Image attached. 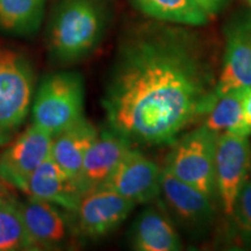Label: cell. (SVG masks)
<instances>
[{
    "instance_id": "obj_22",
    "label": "cell",
    "mask_w": 251,
    "mask_h": 251,
    "mask_svg": "<svg viewBox=\"0 0 251 251\" xmlns=\"http://www.w3.org/2000/svg\"><path fill=\"white\" fill-rule=\"evenodd\" d=\"M231 133L242 135V136H249L251 135V87L246 91L242 102V115H241L240 122Z\"/></svg>"
},
{
    "instance_id": "obj_4",
    "label": "cell",
    "mask_w": 251,
    "mask_h": 251,
    "mask_svg": "<svg viewBox=\"0 0 251 251\" xmlns=\"http://www.w3.org/2000/svg\"><path fill=\"white\" fill-rule=\"evenodd\" d=\"M35 89L30 59L17 49L0 46V147L20 131L30 113Z\"/></svg>"
},
{
    "instance_id": "obj_14",
    "label": "cell",
    "mask_w": 251,
    "mask_h": 251,
    "mask_svg": "<svg viewBox=\"0 0 251 251\" xmlns=\"http://www.w3.org/2000/svg\"><path fill=\"white\" fill-rule=\"evenodd\" d=\"M25 193L28 197L55 203L71 213L84 196L77 180L63 170L51 156L30 176Z\"/></svg>"
},
{
    "instance_id": "obj_8",
    "label": "cell",
    "mask_w": 251,
    "mask_h": 251,
    "mask_svg": "<svg viewBox=\"0 0 251 251\" xmlns=\"http://www.w3.org/2000/svg\"><path fill=\"white\" fill-rule=\"evenodd\" d=\"M251 166L249 136L225 131L219 135L215 155V181L221 207L231 216L237 194Z\"/></svg>"
},
{
    "instance_id": "obj_12",
    "label": "cell",
    "mask_w": 251,
    "mask_h": 251,
    "mask_svg": "<svg viewBox=\"0 0 251 251\" xmlns=\"http://www.w3.org/2000/svg\"><path fill=\"white\" fill-rule=\"evenodd\" d=\"M161 196L178 224L191 231H202L214 219L213 199L175 177L165 166L161 174Z\"/></svg>"
},
{
    "instance_id": "obj_24",
    "label": "cell",
    "mask_w": 251,
    "mask_h": 251,
    "mask_svg": "<svg viewBox=\"0 0 251 251\" xmlns=\"http://www.w3.org/2000/svg\"><path fill=\"white\" fill-rule=\"evenodd\" d=\"M0 183H1V179H0ZM0 193H1V184H0Z\"/></svg>"
},
{
    "instance_id": "obj_25",
    "label": "cell",
    "mask_w": 251,
    "mask_h": 251,
    "mask_svg": "<svg viewBox=\"0 0 251 251\" xmlns=\"http://www.w3.org/2000/svg\"><path fill=\"white\" fill-rule=\"evenodd\" d=\"M248 2H249V4H250V6H251V0H248Z\"/></svg>"
},
{
    "instance_id": "obj_26",
    "label": "cell",
    "mask_w": 251,
    "mask_h": 251,
    "mask_svg": "<svg viewBox=\"0 0 251 251\" xmlns=\"http://www.w3.org/2000/svg\"><path fill=\"white\" fill-rule=\"evenodd\" d=\"M250 169H251V166H250Z\"/></svg>"
},
{
    "instance_id": "obj_19",
    "label": "cell",
    "mask_w": 251,
    "mask_h": 251,
    "mask_svg": "<svg viewBox=\"0 0 251 251\" xmlns=\"http://www.w3.org/2000/svg\"><path fill=\"white\" fill-rule=\"evenodd\" d=\"M36 250L25 226L18 200L0 193V251Z\"/></svg>"
},
{
    "instance_id": "obj_23",
    "label": "cell",
    "mask_w": 251,
    "mask_h": 251,
    "mask_svg": "<svg viewBox=\"0 0 251 251\" xmlns=\"http://www.w3.org/2000/svg\"><path fill=\"white\" fill-rule=\"evenodd\" d=\"M197 1L205 9L206 13L211 17V15H214L220 12V9L226 5L227 0H197Z\"/></svg>"
},
{
    "instance_id": "obj_11",
    "label": "cell",
    "mask_w": 251,
    "mask_h": 251,
    "mask_svg": "<svg viewBox=\"0 0 251 251\" xmlns=\"http://www.w3.org/2000/svg\"><path fill=\"white\" fill-rule=\"evenodd\" d=\"M161 174L155 162L130 148L101 187H107L133 201L149 203L161 196Z\"/></svg>"
},
{
    "instance_id": "obj_20",
    "label": "cell",
    "mask_w": 251,
    "mask_h": 251,
    "mask_svg": "<svg viewBox=\"0 0 251 251\" xmlns=\"http://www.w3.org/2000/svg\"><path fill=\"white\" fill-rule=\"evenodd\" d=\"M247 90L229 91L216 99L211 111L205 115L203 126L218 134L233 130L242 115V102Z\"/></svg>"
},
{
    "instance_id": "obj_13",
    "label": "cell",
    "mask_w": 251,
    "mask_h": 251,
    "mask_svg": "<svg viewBox=\"0 0 251 251\" xmlns=\"http://www.w3.org/2000/svg\"><path fill=\"white\" fill-rule=\"evenodd\" d=\"M130 148L133 143L111 128L100 131L87 150L77 178L83 193L101 187Z\"/></svg>"
},
{
    "instance_id": "obj_16",
    "label": "cell",
    "mask_w": 251,
    "mask_h": 251,
    "mask_svg": "<svg viewBox=\"0 0 251 251\" xmlns=\"http://www.w3.org/2000/svg\"><path fill=\"white\" fill-rule=\"evenodd\" d=\"M98 134L96 126L84 117L52 136L50 156L71 178L77 180L87 150Z\"/></svg>"
},
{
    "instance_id": "obj_9",
    "label": "cell",
    "mask_w": 251,
    "mask_h": 251,
    "mask_svg": "<svg viewBox=\"0 0 251 251\" xmlns=\"http://www.w3.org/2000/svg\"><path fill=\"white\" fill-rule=\"evenodd\" d=\"M19 206L36 250H62L78 238L71 212L33 197L19 201Z\"/></svg>"
},
{
    "instance_id": "obj_6",
    "label": "cell",
    "mask_w": 251,
    "mask_h": 251,
    "mask_svg": "<svg viewBox=\"0 0 251 251\" xmlns=\"http://www.w3.org/2000/svg\"><path fill=\"white\" fill-rule=\"evenodd\" d=\"M135 206L133 201L111 188L89 191L72 212L78 238L93 241L107 236L124 224Z\"/></svg>"
},
{
    "instance_id": "obj_1",
    "label": "cell",
    "mask_w": 251,
    "mask_h": 251,
    "mask_svg": "<svg viewBox=\"0 0 251 251\" xmlns=\"http://www.w3.org/2000/svg\"><path fill=\"white\" fill-rule=\"evenodd\" d=\"M216 79L192 31L157 23L131 28L102 96L108 128L131 143L172 144L211 111Z\"/></svg>"
},
{
    "instance_id": "obj_15",
    "label": "cell",
    "mask_w": 251,
    "mask_h": 251,
    "mask_svg": "<svg viewBox=\"0 0 251 251\" xmlns=\"http://www.w3.org/2000/svg\"><path fill=\"white\" fill-rule=\"evenodd\" d=\"M129 240L137 251H179L183 248L171 220L153 206L144 208L135 219Z\"/></svg>"
},
{
    "instance_id": "obj_17",
    "label": "cell",
    "mask_w": 251,
    "mask_h": 251,
    "mask_svg": "<svg viewBox=\"0 0 251 251\" xmlns=\"http://www.w3.org/2000/svg\"><path fill=\"white\" fill-rule=\"evenodd\" d=\"M47 0H0V30L8 36L35 35L45 20Z\"/></svg>"
},
{
    "instance_id": "obj_10",
    "label": "cell",
    "mask_w": 251,
    "mask_h": 251,
    "mask_svg": "<svg viewBox=\"0 0 251 251\" xmlns=\"http://www.w3.org/2000/svg\"><path fill=\"white\" fill-rule=\"evenodd\" d=\"M224 64L215 85L216 99L233 90L251 87V14L240 13L225 28Z\"/></svg>"
},
{
    "instance_id": "obj_18",
    "label": "cell",
    "mask_w": 251,
    "mask_h": 251,
    "mask_svg": "<svg viewBox=\"0 0 251 251\" xmlns=\"http://www.w3.org/2000/svg\"><path fill=\"white\" fill-rule=\"evenodd\" d=\"M141 13L159 23L203 26L209 15L197 0H131Z\"/></svg>"
},
{
    "instance_id": "obj_3",
    "label": "cell",
    "mask_w": 251,
    "mask_h": 251,
    "mask_svg": "<svg viewBox=\"0 0 251 251\" xmlns=\"http://www.w3.org/2000/svg\"><path fill=\"white\" fill-rule=\"evenodd\" d=\"M85 84L79 72L62 70L46 76L35 89L31 124L55 136L84 118Z\"/></svg>"
},
{
    "instance_id": "obj_7",
    "label": "cell",
    "mask_w": 251,
    "mask_h": 251,
    "mask_svg": "<svg viewBox=\"0 0 251 251\" xmlns=\"http://www.w3.org/2000/svg\"><path fill=\"white\" fill-rule=\"evenodd\" d=\"M52 136L31 124L18 133L0 153V179L15 190L26 191L28 180L50 156Z\"/></svg>"
},
{
    "instance_id": "obj_21",
    "label": "cell",
    "mask_w": 251,
    "mask_h": 251,
    "mask_svg": "<svg viewBox=\"0 0 251 251\" xmlns=\"http://www.w3.org/2000/svg\"><path fill=\"white\" fill-rule=\"evenodd\" d=\"M231 218L238 233L244 237L251 238V178L249 177L237 194Z\"/></svg>"
},
{
    "instance_id": "obj_5",
    "label": "cell",
    "mask_w": 251,
    "mask_h": 251,
    "mask_svg": "<svg viewBox=\"0 0 251 251\" xmlns=\"http://www.w3.org/2000/svg\"><path fill=\"white\" fill-rule=\"evenodd\" d=\"M219 135L201 126L178 137L172 143L164 165L178 179L212 199L216 193L215 155Z\"/></svg>"
},
{
    "instance_id": "obj_2",
    "label": "cell",
    "mask_w": 251,
    "mask_h": 251,
    "mask_svg": "<svg viewBox=\"0 0 251 251\" xmlns=\"http://www.w3.org/2000/svg\"><path fill=\"white\" fill-rule=\"evenodd\" d=\"M106 27L99 0H57L47 27V50L57 65L76 64L98 47Z\"/></svg>"
}]
</instances>
